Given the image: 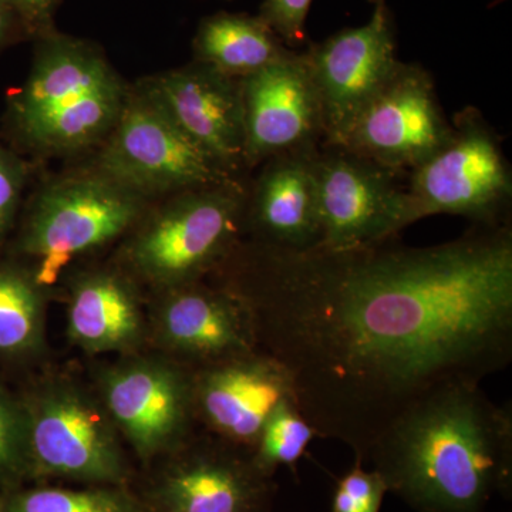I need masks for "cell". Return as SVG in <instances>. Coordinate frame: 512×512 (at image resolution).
I'll return each mask as SVG.
<instances>
[{
    "label": "cell",
    "mask_w": 512,
    "mask_h": 512,
    "mask_svg": "<svg viewBox=\"0 0 512 512\" xmlns=\"http://www.w3.org/2000/svg\"><path fill=\"white\" fill-rule=\"evenodd\" d=\"M244 303L319 437L365 464L375 441L434 394L512 360V229L433 247L291 251L242 239L210 276Z\"/></svg>",
    "instance_id": "6da1fadb"
},
{
    "label": "cell",
    "mask_w": 512,
    "mask_h": 512,
    "mask_svg": "<svg viewBox=\"0 0 512 512\" xmlns=\"http://www.w3.org/2000/svg\"><path fill=\"white\" fill-rule=\"evenodd\" d=\"M365 463L389 493L417 512H485L511 497V404L497 406L481 384L434 394L394 421Z\"/></svg>",
    "instance_id": "7a4b0ae2"
},
{
    "label": "cell",
    "mask_w": 512,
    "mask_h": 512,
    "mask_svg": "<svg viewBox=\"0 0 512 512\" xmlns=\"http://www.w3.org/2000/svg\"><path fill=\"white\" fill-rule=\"evenodd\" d=\"M128 93L94 45L50 33L25 86L9 101V124L32 150L76 153L109 136Z\"/></svg>",
    "instance_id": "3957f363"
},
{
    "label": "cell",
    "mask_w": 512,
    "mask_h": 512,
    "mask_svg": "<svg viewBox=\"0 0 512 512\" xmlns=\"http://www.w3.org/2000/svg\"><path fill=\"white\" fill-rule=\"evenodd\" d=\"M247 197L238 180L178 192L131 228L116 264L147 293L208 279L244 239Z\"/></svg>",
    "instance_id": "277c9868"
},
{
    "label": "cell",
    "mask_w": 512,
    "mask_h": 512,
    "mask_svg": "<svg viewBox=\"0 0 512 512\" xmlns=\"http://www.w3.org/2000/svg\"><path fill=\"white\" fill-rule=\"evenodd\" d=\"M19 394L28 414L33 481L133 485L126 444L89 379L46 365Z\"/></svg>",
    "instance_id": "5b68a950"
},
{
    "label": "cell",
    "mask_w": 512,
    "mask_h": 512,
    "mask_svg": "<svg viewBox=\"0 0 512 512\" xmlns=\"http://www.w3.org/2000/svg\"><path fill=\"white\" fill-rule=\"evenodd\" d=\"M147 198L94 170L46 185L23 215L9 254L55 295L74 262L124 238L146 214Z\"/></svg>",
    "instance_id": "8992f818"
},
{
    "label": "cell",
    "mask_w": 512,
    "mask_h": 512,
    "mask_svg": "<svg viewBox=\"0 0 512 512\" xmlns=\"http://www.w3.org/2000/svg\"><path fill=\"white\" fill-rule=\"evenodd\" d=\"M89 382L144 468L184 446L198 431L192 369L156 350L96 363Z\"/></svg>",
    "instance_id": "52a82bcc"
},
{
    "label": "cell",
    "mask_w": 512,
    "mask_h": 512,
    "mask_svg": "<svg viewBox=\"0 0 512 512\" xmlns=\"http://www.w3.org/2000/svg\"><path fill=\"white\" fill-rule=\"evenodd\" d=\"M446 143L410 171L404 227L431 215H460L480 227L508 224L510 165L493 128L474 107L454 119Z\"/></svg>",
    "instance_id": "ba28073f"
},
{
    "label": "cell",
    "mask_w": 512,
    "mask_h": 512,
    "mask_svg": "<svg viewBox=\"0 0 512 512\" xmlns=\"http://www.w3.org/2000/svg\"><path fill=\"white\" fill-rule=\"evenodd\" d=\"M136 493L147 512H271L274 477L252 454L198 430L146 468Z\"/></svg>",
    "instance_id": "9c48e42d"
},
{
    "label": "cell",
    "mask_w": 512,
    "mask_h": 512,
    "mask_svg": "<svg viewBox=\"0 0 512 512\" xmlns=\"http://www.w3.org/2000/svg\"><path fill=\"white\" fill-rule=\"evenodd\" d=\"M96 170L144 198L237 181L140 89L128 93Z\"/></svg>",
    "instance_id": "30bf717a"
},
{
    "label": "cell",
    "mask_w": 512,
    "mask_h": 512,
    "mask_svg": "<svg viewBox=\"0 0 512 512\" xmlns=\"http://www.w3.org/2000/svg\"><path fill=\"white\" fill-rule=\"evenodd\" d=\"M451 131L433 77L420 64L400 62L336 147L397 174L433 156Z\"/></svg>",
    "instance_id": "8fae6325"
},
{
    "label": "cell",
    "mask_w": 512,
    "mask_h": 512,
    "mask_svg": "<svg viewBox=\"0 0 512 512\" xmlns=\"http://www.w3.org/2000/svg\"><path fill=\"white\" fill-rule=\"evenodd\" d=\"M366 25L340 30L303 52L318 92L323 144L339 146L359 114L396 72V29L386 0Z\"/></svg>",
    "instance_id": "7c38bea8"
},
{
    "label": "cell",
    "mask_w": 512,
    "mask_h": 512,
    "mask_svg": "<svg viewBox=\"0 0 512 512\" xmlns=\"http://www.w3.org/2000/svg\"><path fill=\"white\" fill-rule=\"evenodd\" d=\"M323 147L315 158L318 247L329 251L369 247L406 228V195L396 183V173L345 148Z\"/></svg>",
    "instance_id": "4fadbf2b"
},
{
    "label": "cell",
    "mask_w": 512,
    "mask_h": 512,
    "mask_svg": "<svg viewBox=\"0 0 512 512\" xmlns=\"http://www.w3.org/2000/svg\"><path fill=\"white\" fill-rule=\"evenodd\" d=\"M147 338L190 369L258 349L244 303L208 279L147 293Z\"/></svg>",
    "instance_id": "5bb4252c"
},
{
    "label": "cell",
    "mask_w": 512,
    "mask_h": 512,
    "mask_svg": "<svg viewBox=\"0 0 512 512\" xmlns=\"http://www.w3.org/2000/svg\"><path fill=\"white\" fill-rule=\"evenodd\" d=\"M192 396L198 430L252 453L269 414L293 390L284 366L254 349L192 369Z\"/></svg>",
    "instance_id": "9a60e30c"
},
{
    "label": "cell",
    "mask_w": 512,
    "mask_h": 512,
    "mask_svg": "<svg viewBox=\"0 0 512 512\" xmlns=\"http://www.w3.org/2000/svg\"><path fill=\"white\" fill-rule=\"evenodd\" d=\"M241 89L247 167L323 143L322 107L303 52L244 77Z\"/></svg>",
    "instance_id": "2e32d148"
},
{
    "label": "cell",
    "mask_w": 512,
    "mask_h": 512,
    "mask_svg": "<svg viewBox=\"0 0 512 512\" xmlns=\"http://www.w3.org/2000/svg\"><path fill=\"white\" fill-rule=\"evenodd\" d=\"M148 99L232 177L245 164L241 80L194 62L140 84Z\"/></svg>",
    "instance_id": "e0dca14e"
},
{
    "label": "cell",
    "mask_w": 512,
    "mask_h": 512,
    "mask_svg": "<svg viewBox=\"0 0 512 512\" xmlns=\"http://www.w3.org/2000/svg\"><path fill=\"white\" fill-rule=\"evenodd\" d=\"M66 338L87 356L148 349L147 293L116 262L72 269L63 279Z\"/></svg>",
    "instance_id": "ac0fdd59"
},
{
    "label": "cell",
    "mask_w": 512,
    "mask_h": 512,
    "mask_svg": "<svg viewBox=\"0 0 512 512\" xmlns=\"http://www.w3.org/2000/svg\"><path fill=\"white\" fill-rule=\"evenodd\" d=\"M318 150L296 151L265 161L247 197L244 239L291 251L318 247Z\"/></svg>",
    "instance_id": "d6986e66"
},
{
    "label": "cell",
    "mask_w": 512,
    "mask_h": 512,
    "mask_svg": "<svg viewBox=\"0 0 512 512\" xmlns=\"http://www.w3.org/2000/svg\"><path fill=\"white\" fill-rule=\"evenodd\" d=\"M52 293L28 265L0 256V369L32 373L49 365L47 308Z\"/></svg>",
    "instance_id": "ffe728a7"
},
{
    "label": "cell",
    "mask_w": 512,
    "mask_h": 512,
    "mask_svg": "<svg viewBox=\"0 0 512 512\" xmlns=\"http://www.w3.org/2000/svg\"><path fill=\"white\" fill-rule=\"evenodd\" d=\"M289 52L261 16L217 13L202 20L194 39L195 62L239 80Z\"/></svg>",
    "instance_id": "44dd1931"
},
{
    "label": "cell",
    "mask_w": 512,
    "mask_h": 512,
    "mask_svg": "<svg viewBox=\"0 0 512 512\" xmlns=\"http://www.w3.org/2000/svg\"><path fill=\"white\" fill-rule=\"evenodd\" d=\"M3 512H147L133 485H33L2 491Z\"/></svg>",
    "instance_id": "7402d4cb"
},
{
    "label": "cell",
    "mask_w": 512,
    "mask_h": 512,
    "mask_svg": "<svg viewBox=\"0 0 512 512\" xmlns=\"http://www.w3.org/2000/svg\"><path fill=\"white\" fill-rule=\"evenodd\" d=\"M318 431L309 423L295 397L288 396L269 414L252 450V460L266 476L274 477L279 467L295 468Z\"/></svg>",
    "instance_id": "603a6c76"
},
{
    "label": "cell",
    "mask_w": 512,
    "mask_h": 512,
    "mask_svg": "<svg viewBox=\"0 0 512 512\" xmlns=\"http://www.w3.org/2000/svg\"><path fill=\"white\" fill-rule=\"evenodd\" d=\"M33 481L29 423L19 392L0 376V491Z\"/></svg>",
    "instance_id": "cb8c5ba5"
},
{
    "label": "cell",
    "mask_w": 512,
    "mask_h": 512,
    "mask_svg": "<svg viewBox=\"0 0 512 512\" xmlns=\"http://www.w3.org/2000/svg\"><path fill=\"white\" fill-rule=\"evenodd\" d=\"M389 493L377 471H367L356 458L355 466L336 484L330 512H380L384 495Z\"/></svg>",
    "instance_id": "d4e9b609"
},
{
    "label": "cell",
    "mask_w": 512,
    "mask_h": 512,
    "mask_svg": "<svg viewBox=\"0 0 512 512\" xmlns=\"http://www.w3.org/2000/svg\"><path fill=\"white\" fill-rule=\"evenodd\" d=\"M28 167L0 141V249L15 228Z\"/></svg>",
    "instance_id": "484cf974"
},
{
    "label": "cell",
    "mask_w": 512,
    "mask_h": 512,
    "mask_svg": "<svg viewBox=\"0 0 512 512\" xmlns=\"http://www.w3.org/2000/svg\"><path fill=\"white\" fill-rule=\"evenodd\" d=\"M312 0H265L261 18L274 30L286 47L305 43V23Z\"/></svg>",
    "instance_id": "4316f807"
},
{
    "label": "cell",
    "mask_w": 512,
    "mask_h": 512,
    "mask_svg": "<svg viewBox=\"0 0 512 512\" xmlns=\"http://www.w3.org/2000/svg\"><path fill=\"white\" fill-rule=\"evenodd\" d=\"M12 10L23 32L45 37L52 33L59 0H3Z\"/></svg>",
    "instance_id": "83f0119b"
},
{
    "label": "cell",
    "mask_w": 512,
    "mask_h": 512,
    "mask_svg": "<svg viewBox=\"0 0 512 512\" xmlns=\"http://www.w3.org/2000/svg\"><path fill=\"white\" fill-rule=\"evenodd\" d=\"M19 29L22 30L12 10L5 5L3 0H0V49L12 42Z\"/></svg>",
    "instance_id": "f1b7e54d"
},
{
    "label": "cell",
    "mask_w": 512,
    "mask_h": 512,
    "mask_svg": "<svg viewBox=\"0 0 512 512\" xmlns=\"http://www.w3.org/2000/svg\"><path fill=\"white\" fill-rule=\"evenodd\" d=\"M0 512H3V510H2V491H0Z\"/></svg>",
    "instance_id": "f546056e"
},
{
    "label": "cell",
    "mask_w": 512,
    "mask_h": 512,
    "mask_svg": "<svg viewBox=\"0 0 512 512\" xmlns=\"http://www.w3.org/2000/svg\"><path fill=\"white\" fill-rule=\"evenodd\" d=\"M370 2L375 3L376 5V3L384 2V0H370Z\"/></svg>",
    "instance_id": "4dcf8cb0"
}]
</instances>
